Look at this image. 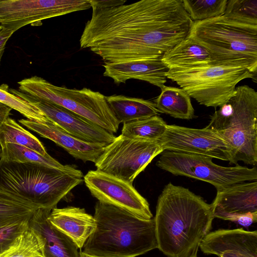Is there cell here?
<instances>
[{
    "mask_svg": "<svg viewBox=\"0 0 257 257\" xmlns=\"http://www.w3.org/2000/svg\"><path fill=\"white\" fill-rule=\"evenodd\" d=\"M91 8L80 47L104 63L162 57L188 36L193 23L182 0H142Z\"/></svg>",
    "mask_w": 257,
    "mask_h": 257,
    "instance_id": "1",
    "label": "cell"
},
{
    "mask_svg": "<svg viewBox=\"0 0 257 257\" xmlns=\"http://www.w3.org/2000/svg\"><path fill=\"white\" fill-rule=\"evenodd\" d=\"M214 218L211 204L169 183L158 197L154 218L158 248L168 257L197 256Z\"/></svg>",
    "mask_w": 257,
    "mask_h": 257,
    "instance_id": "2",
    "label": "cell"
},
{
    "mask_svg": "<svg viewBox=\"0 0 257 257\" xmlns=\"http://www.w3.org/2000/svg\"><path fill=\"white\" fill-rule=\"evenodd\" d=\"M96 227L82 252L95 257H136L158 248L155 223L115 206L98 201Z\"/></svg>",
    "mask_w": 257,
    "mask_h": 257,
    "instance_id": "3",
    "label": "cell"
},
{
    "mask_svg": "<svg viewBox=\"0 0 257 257\" xmlns=\"http://www.w3.org/2000/svg\"><path fill=\"white\" fill-rule=\"evenodd\" d=\"M82 172L42 165L2 160L0 188L36 205L52 210L83 181Z\"/></svg>",
    "mask_w": 257,
    "mask_h": 257,
    "instance_id": "4",
    "label": "cell"
},
{
    "mask_svg": "<svg viewBox=\"0 0 257 257\" xmlns=\"http://www.w3.org/2000/svg\"><path fill=\"white\" fill-rule=\"evenodd\" d=\"M187 37L207 50L210 65L242 67L256 75L257 25L237 22L222 15L193 22Z\"/></svg>",
    "mask_w": 257,
    "mask_h": 257,
    "instance_id": "5",
    "label": "cell"
},
{
    "mask_svg": "<svg viewBox=\"0 0 257 257\" xmlns=\"http://www.w3.org/2000/svg\"><path fill=\"white\" fill-rule=\"evenodd\" d=\"M218 133L230 145V164H257V92L247 85L236 87L234 95L210 116L206 126Z\"/></svg>",
    "mask_w": 257,
    "mask_h": 257,
    "instance_id": "6",
    "label": "cell"
},
{
    "mask_svg": "<svg viewBox=\"0 0 257 257\" xmlns=\"http://www.w3.org/2000/svg\"><path fill=\"white\" fill-rule=\"evenodd\" d=\"M167 78L178 84L199 104L216 108L235 94L236 85L246 78L256 80V75L242 67L208 64L190 68H173Z\"/></svg>",
    "mask_w": 257,
    "mask_h": 257,
    "instance_id": "7",
    "label": "cell"
},
{
    "mask_svg": "<svg viewBox=\"0 0 257 257\" xmlns=\"http://www.w3.org/2000/svg\"><path fill=\"white\" fill-rule=\"evenodd\" d=\"M18 84L20 91L62 106L109 133L114 134L118 129L119 123L105 96L98 91L87 88L77 89L56 86L37 76L24 79Z\"/></svg>",
    "mask_w": 257,
    "mask_h": 257,
    "instance_id": "8",
    "label": "cell"
},
{
    "mask_svg": "<svg viewBox=\"0 0 257 257\" xmlns=\"http://www.w3.org/2000/svg\"><path fill=\"white\" fill-rule=\"evenodd\" d=\"M156 163L157 167L176 176H183L209 183L218 190L231 185L257 181V168L238 164L224 167L207 156L164 151Z\"/></svg>",
    "mask_w": 257,
    "mask_h": 257,
    "instance_id": "9",
    "label": "cell"
},
{
    "mask_svg": "<svg viewBox=\"0 0 257 257\" xmlns=\"http://www.w3.org/2000/svg\"><path fill=\"white\" fill-rule=\"evenodd\" d=\"M160 141L120 135L104 148L95 163L97 170L133 184L153 159L164 151Z\"/></svg>",
    "mask_w": 257,
    "mask_h": 257,
    "instance_id": "10",
    "label": "cell"
},
{
    "mask_svg": "<svg viewBox=\"0 0 257 257\" xmlns=\"http://www.w3.org/2000/svg\"><path fill=\"white\" fill-rule=\"evenodd\" d=\"M160 142L164 151L204 155L229 162L232 159L230 145L218 133L206 127L167 124Z\"/></svg>",
    "mask_w": 257,
    "mask_h": 257,
    "instance_id": "11",
    "label": "cell"
},
{
    "mask_svg": "<svg viewBox=\"0 0 257 257\" xmlns=\"http://www.w3.org/2000/svg\"><path fill=\"white\" fill-rule=\"evenodd\" d=\"M83 181L98 201L122 208L144 219L153 218L148 202L133 184L97 169L89 171L83 176Z\"/></svg>",
    "mask_w": 257,
    "mask_h": 257,
    "instance_id": "12",
    "label": "cell"
},
{
    "mask_svg": "<svg viewBox=\"0 0 257 257\" xmlns=\"http://www.w3.org/2000/svg\"><path fill=\"white\" fill-rule=\"evenodd\" d=\"M90 8L89 0H0V25H41L43 20Z\"/></svg>",
    "mask_w": 257,
    "mask_h": 257,
    "instance_id": "13",
    "label": "cell"
},
{
    "mask_svg": "<svg viewBox=\"0 0 257 257\" xmlns=\"http://www.w3.org/2000/svg\"><path fill=\"white\" fill-rule=\"evenodd\" d=\"M9 91L40 109L65 132L83 141L107 145L116 137L89 120L57 104L34 98L15 89Z\"/></svg>",
    "mask_w": 257,
    "mask_h": 257,
    "instance_id": "14",
    "label": "cell"
},
{
    "mask_svg": "<svg viewBox=\"0 0 257 257\" xmlns=\"http://www.w3.org/2000/svg\"><path fill=\"white\" fill-rule=\"evenodd\" d=\"M211 204L214 218L239 223L257 221V181L234 184L217 190Z\"/></svg>",
    "mask_w": 257,
    "mask_h": 257,
    "instance_id": "15",
    "label": "cell"
},
{
    "mask_svg": "<svg viewBox=\"0 0 257 257\" xmlns=\"http://www.w3.org/2000/svg\"><path fill=\"white\" fill-rule=\"evenodd\" d=\"M199 248L204 253L219 257H257V231L236 228L209 232Z\"/></svg>",
    "mask_w": 257,
    "mask_h": 257,
    "instance_id": "16",
    "label": "cell"
},
{
    "mask_svg": "<svg viewBox=\"0 0 257 257\" xmlns=\"http://www.w3.org/2000/svg\"><path fill=\"white\" fill-rule=\"evenodd\" d=\"M19 122L42 137L48 139L65 149L70 155L84 162L95 163L106 145L88 143L80 140L68 134L48 118L40 122L28 119Z\"/></svg>",
    "mask_w": 257,
    "mask_h": 257,
    "instance_id": "17",
    "label": "cell"
},
{
    "mask_svg": "<svg viewBox=\"0 0 257 257\" xmlns=\"http://www.w3.org/2000/svg\"><path fill=\"white\" fill-rule=\"evenodd\" d=\"M103 75L114 83H125L136 79L148 82L162 88L167 81L166 74L169 68L162 61V57L126 62L104 63Z\"/></svg>",
    "mask_w": 257,
    "mask_h": 257,
    "instance_id": "18",
    "label": "cell"
},
{
    "mask_svg": "<svg viewBox=\"0 0 257 257\" xmlns=\"http://www.w3.org/2000/svg\"><path fill=\"white\" fill-rule=\"evenodd\" d=\"M48 219L54 227L69 237L79 248L83 247L96 227L94 217L87 213L84 208L77 207L54 208Z\"/></svg>",
    "mask_w": 257,
    "mask_h": 257,
    "instance_id": "19",
    "label": "cell"
},
{
    "mask_svg": "<svg viewBox=\"0 0 257 257\" xmlns=\"http://www.w3.org/2000/svg\"><path fill=\"white\" fill-rule=\"evenodd\" d=\"M51 211L39 208L29 221V226L39 234L43 241L46 257H80L76 244L49 221Z\"/></svg>",
    "mask_w": 257,
    "mask_h": 257,
    "instance_id": "20",
    "label": "cell"
},
{
    "mask_svg": "<svg viewBox=\"0 0 257 257\" xmlns=\"http://www.w3.org/2000/svg\"><path fill=\"white\" fill-rule=\"evenodd\" d=\"M162 61L169 69L190 68L210 64L211 58L204 47L187 37L165 52Z\"/></svg>",
    "mask_w": 257,
    "mask_h": 257,
    "instance_id": "21",
    "label": "cell"
},
{
    "mask_svg": "<svg viewBox=\"0 0 257 257\" xmlns=\"http://www.w3.org/2000/svg\"><path fill=\"white\" fill-rule=\"evenodd\" d=\"M105 97L119 124L157 115L159 112L155 103L150 100L122 95Z\"/></svg>",
    "mask_w": 257,
    "mask_h": 257,
    "instance_id": "22",
    "label": "cell"
},
{
    "mask_svg": "<svg viewBox=\"0 0 257 257\" xmlns=\"http://www.w3.org/2000/svg\"><path fill=\"white\" fill-rule=\"evenodd\" d=\"M154 101L159 112L176 118L191 119L195 117L190 97L182 88L164 86Z\"/></svg>",
    "mask_w": 257,
    "mask_h": 257,
    "instance_id": "23",
    "label": "cell"
},
{
    "mask_svg": "<svg viewBox=\"0 0 257 257\" xmlns=\"http://www.w3.org/2000/svg\"><path fill=\"white\" fill-rule=\"evenodd\" d=\"M1 146L2 160L4 161L37 164L64 170L75 169L71 165L61 164L50 156H44L33 150L19 145L6 143Z\"/></svg>",
    "mask_w": 257,
    "mask_h": 257,
    "instance_id": "24",
    "label": "cell"
},
{
    "mask_svg": "<svg viewBox=\"0 0 257 257\" xmlns=\"http://www.w3.org/2000/svg\"><path fill=\"white\" fill-rule=\"evenodd\" d=\"M39 208L32 203L0 188V226L30 218Z\"/></svg>",
    "mask_w": 257,
    "mask_h": 257,
    "instance_id": "25",
    "label": "cell"
},
{
    "mask_svg": "<svg viewBox=\"0 0 257 257\" xmlns=\"http://www.w3.org/2000/svg\"><path fill=\"white\" fill-rule=\"evenodd\" d=\"M6 143L25 147L44 156H50L44 146L36 137L10 117L0 127V145Z\"/></svg>",
    "mask_w": 257,
    "mask_h": 257,
    "instance_id": "26",
    "label": "cell"
},
{
    "mask_svg": "<svg viewBox=\"0 0 257 257\" xmlns=\"http://www.w3.org/2000/svg\"><path fill=\"white\" fill-rule=\"evenodd\" d=\"M167 123L158 115L123 123V136L150 141H160L165 132Z\"/></svg>",
    "mask_w": 257,
    "mask_h": 257,
    "instance_id": "27",
    "label": "cell"
},
{
    "mask_svg": "<svg viewBox=\"0 0 257 257\" xmlns=\"http://www.w3.org/2000/svg\"><path fill=\"white\" fill-rule=\"evenodd\" d=\"M0 257H46L39 234L29 227Z\"/></svg>",
    "mask_w": 257,
    "mask_h": 257,
    "instance_id": "28",
    "label": "cell"
},
{
    "mask_svg": "<svg viewBox=\"0 0 257 257\" xmlns=\"http://www.w3.org/2000/svg\"><path fill=\"white\" fill-rule=\"evenodd\" d=\"M228 0H182L184 9L193 22L224 15Z\"/></svg>",
    "mask_w": 257,
    "mask_h": 257,
    "instance_id": "29",
    "label": "cell"
},
{
    "mask_svg": "<svg viewBox=\"0 0 257 257\" xmlns=\"http://www.w3.org/2000/svg\"><path fill=\"white\" fill-rule=\"evenodd\" d=\"M223 16L240 23L257 25V0H228Z\"/></svg>",
    "mask_w": 257,
    "mask_h": 257,
    "instance_id": "30",
    "label": "cell"
},
{
    "mask_svg": "<svg viewBox=\"0 0 257 257\" xmlns=\"http://www.w3.org/2000/svg\"><path fill=\"white\" fill-rule=\"evenodd\" d=\"M8 86H0V102L15 109L27 119L43 122L48 118L37 107L9 91Z\"/></svg>",
    "mask_w": 257,
    "mask_h": 257,
    "instance_id": "31",
    "label": "cell"
},
{
    "mask_svg": "<svg viewBox=\"0 0 257 257\" xmlns=\"http://www.w3.org/2000/svg\"><path fill=\"white\" fill-rule=\"evenodd\" d=\"M30 218L0 226V256L11 246L16 238L29 227Z\"/></svg>",
    "mask_w": 257,
    "mask_h": 257,
    "instance_id": "32",
    "label": "cell"
},
{
    "mask_svg": "<svg viewBox=\"0 0 257 257\" xmlns=\"http://www.w3.org/2000/svg\"><path fill=\"white\" fill-rule=\"evenodd\" d=\"M0 30V65L4 54L6 43L12 35L19 29L22 28L18 25H4Z\"/></svg>",
    "mask_w": 257,
    "mask_h": 257,
    "instance_id": "33",
    "label": "cell"
},
{
    "mask_svg": "<svg viewBox=\"0 0 257 257\" xmlns=\"http://www.w3.org/2000/svg\"><path fill=\"white\" fill-rule=\"evenodd\" d=\"M92 7L95 8H108L124 4L126 1H92L89 0Z\"/></svg>",
    "mask_w": 257,
    "mask_h": 257,
    "instance_id": "34",
    "label": "cell"
},
{
    "mask_svg": "<svg viewBox=\"0 0 257 257\" xmlns=\"http://www.w3.org/2000/svg\"><path fill=\"white\" fill-rule=\"evenodd\" d=\"M12 109L10 107L0 102V127L9 117Z\"/></svg>",
    "mask_w": 257,
    "mask_h": 257,
    "instance_id": "35",
    "label": "cell"
},
{
    "mask_svg": "<svg viewBox=\"0 0 257 257\" xmlns=\"http://www.w3.org/2000/svg\"><path fill=\"white\" fill-rule=\"evenodd\" d=\"M80 257H95V256H92L88 255H87L81 251L80 252Z\"/></svg>",
    "mask_w": 257,
    "mask_h": 257,
    "instance_id": "36",
    "label": "cell"
},
{
    "mask_svg": "<svg viewBox=\"0 0 257 257\" xmlns=\"http://www.w3.org/2000/svg\"><path fill=\"white\" fill-rule=\"evenodd\" d=\"M2 148L0 145V164L2 162Z\"/></svg>",
    "mask_w": 257,
    "mask_h": 257,
    "instance_id": "37",
    "label": "cell"
},
{
    "mask_svg": "<svg viewBox=\"0 0 257 257\" xmlns=\"http://www.w3.org/2000/svg\"><path fill=\"white\" fill-rule=\"evenodd\" d=\"M3 26L0 25V30L2 29Z\"/></svg>",
    "mask_w": 257,
    "mask_h": 257,
    "instance_id": "38",
    "label": "cell"
},
{
    "mask_svg": "<svg viewBox=\"0 0 257 257\" xmlns=\"http://www.w3.org/2000/svg\"><path fill=\"white\" fill-rule=\"evenodd\" d=\"M196 257H197V256H196Z\"/></svg>",
    "mask_w": 257,
    "mask_h": 257,
    "instance_id": "39",
    "label": "cell"
}]
</instances>
